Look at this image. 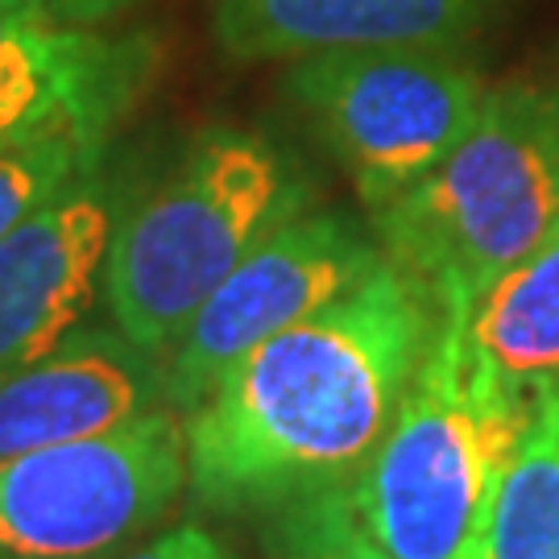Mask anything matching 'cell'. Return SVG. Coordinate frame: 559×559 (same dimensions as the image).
<instances>
[{
  "instance_id": "7c38bea8",
  "label": "cell",
  "mask_w": 559,
  "mask_h": 559,
  "mask_svg": "<svg viewBox=\"0 0 559 559\" xmlns=\"http://www.w3.org/2000/svg\"><path fill=\"white\" fill-rule=\"evenodd\" d=\"M448 320L506 394L526 406L559 399V228Z\"/></svg>"
},
{
  "instance_id": "9a60e30c",
  "label": "cell",
  "mask_w": 559,
  "mask_h": 559,
  "mask_svg": "<svg viewBox=\"0 0 559 559\" xmlns=\"http://www.w3.org/2000/svg\"><path fill=\"white\" fill-rule=\"evenodd\" d=\"M278 514V559H394L357 522L344 489L295 501Z\"/></svg>"
},
{
  "instance_id": "5b68a950",
  "label": "cell",
  "mask_w": 559,
  "mask_h": 559,
  "mask_svg": "<svg viewBox=\"0 0 559 559\" xmlns=\"http://www.w3.org/2000/svg\"><path fill=\"white\" fill-rule=\"evenodd\" d=\"M286 96L353 175L373 216L456 150L489 83L464 50L390 46L290 62Z\"/></svg>"
},
{
  "instance_id": "8992f818",
  "label": "cell",
  "mask_w": 559,
  "mask_h": 559,
  "mask_svg": "<svg viewBox=\"0 0 559 559\" xmlns=\"http://www.w3.org/2000/svg\"><path fill=\"white\" fill-rule=\"evenodd\" d=\"M182 489L179 411L0 460V559H120L158 531Z\"/></svg>"
},
{
  "instance_id": "30bf717a",
  "label": "cell",
  "mask_w": 559,
  "mask_h": 559,
  "mask_svg": "<svg viewBox=\"0 0 559 559\" xmlns=\"http://www.w3.org/2000/svg\"><path fill=\"white\" fill-rule=\"evenodd\" d=\"M154 411H175L166 357L133 344L112 320H87L0 378V460L96 440Z\"/></svg>"
},
{
  "instance_id": "6da1fadb",
  "label": "cell",
  "mask_w": 559,
  "mask_h": 559,
  "mask_svg": "<svg viewBox=\"0 0 559 559\" xmlns=\"http://www.w3.org/2000/svg\"><path fill=\"white\" fill-rule=\"evenodd\" d=\"M440 311L390 258L233 365L187 423V489L212 510H286L348 489L399 415Z\"/></svg>"
},
{
  "instance_id": "ba28073f",
  "label": "cell",
  "mask_w": 559,
  "mask_h": 559,
  "mask_svg": "<svg viewBox=\"0 0 559 559\" xmlns=\"http://www.w3.org/2000/svg\"><path fill=\"white\" fill-rule=\"evenodd\" d=\"M158 67L141 29L62 21L46 0H0V150L55 129H117Z\"/></svg>"
},
{
  "instance_id": "8fae6325",
  "label": "cell",
  "mask_w": 559,
  "mask_h": 559,
  "mask_svg": "<svg viewBox=\"0 0 559 559\" xmlns=\"http://www.w3.org/2000/svg\"><path fill=\"white\" fill-rule=\"evenodd\" d=\"M489 0H216V41L240 62H299L336 50H464Z\"/></svg>"
},
{
  "instance_id": "5bb4252c",
  "label": "cell",
  "mask_w": 559,
  "mask_h": 559,
  "mask_svg": "<svg viewBox=\"0 0 559 559\" xmlns=\"http://www.w3.org/2000/svg\"><path fill=\"white\" fill-rule=\"evenodd\" d=\"M112 133L117 129L71 124L0 150V240L75 179L112 158Z\"/></svg>"
},
{
  "instance_id": "9c48e42d",
  "label": "cell",
  "mask_w": 559,
  "mask_h": 559,
  "mask_svg": "<svg viewBox=\"0 0 559 559\" xmlns=\"http://www.w3.org/2000/svg\"><path fill=\"white\" fill-rule=\"evenodd\" d=\"M124 191L108 158L0 240V378L92 320Z\"/></svg>"
},
{
  "instance_id": "4fadbf2b",
  "label": "cell",
  "mask_w": 559,
  "mask_h": 559,
  "mask_svg": "<svg viewBox=\"0 0 559 559\" xmlns=\"http://www.w3.org/2000/svg\"><path fill=\"white\" fill-rule=\"evenodd\" d=\"M477 559H559V399L526 423L489 501Z\"/></svg>"
},
{
  "instance_id": "52a82bcc",
  "label": "cell",
  "mask_w": 559,
  "mask_h": 559,
  "mask_svg": "<svg viewBox=\"0 0 559 559\" xmlns=\"http://www.w3.org/2000/svg\"><path fill=\"white\" fill-rule=\"evenodd\" d=\"M373 228L332 207H307L278 224L207 295L166 353L170 406L191 415L221 378L265 340L311 320L381 265Z\"/></svg>"
},
{
  "instance_id": "277c9868",
  "label": "cell",
  "mask_w": 559,
  "mask_h": 559,
  "mask_svg": "<svg viewBox=\"0 0 559 559\" xmlns=\"http://www.w3.org/2000/svg\"><path fill=\"white\" fill-rule=\"evenodd\" d=\"M535 406L506 394L440 316L399 415L344 498L394 559H477L480 526Z\"/></svg>"
},
{
  "instance_id": "2e32d148",
  "label": "cell",
  "mask_w": 559,
  "mask_h": 559,
  "mask_svg": "<svg viewBox=\"0 0 559 559\" xmlns=\"http://www.w3.org/2000/svg\"><path fill=\"white\" fill-rule=\"evenodd\" d=\"M120 559H245L237 556L224 539H216L212 531H203L195 522H179L145 535L138 547H129Z\"/></svg>"
},
{
  "instance_id": "e0dca14e",
  "label": "cell",
  "mask_w": 559,
  "mask_h": 559,
  "mask_svg": "<svg viewBox=\"0 0 559 559\" xmlns=\"http://www.w3.org/2000/svg\"><path fill=\"white\" fill-rule=\"evenodd\" d=\"M62 21L71 25H92V29H104L108 21H117L120 13H129L141 0H46Z\"/></svg>"
},
{
  "instance_id": "7a4b0ae2",
  "label": "cell",
  "mask_w": 559,
  "mask_h": 559,
  "mask_svg": "<svg viewBox=\"0 0 559 559\" xmlns=\"http://www.w3.org/2000/svg\"><path fill=\"white\" fill-rule=\"evenodd\" d=\"M311 207L295 158L237 124H212L124 191L100 307L124 336L166 357L182 328L278 224Z\"/></svg>"
},
{
  "instance_id": "3957f363",
  "label": "cell",
  "mask_w": 559,
  "mask_h": 559,
  "mask_svg": "<svg viewBox=\"0 0 559 559\" xmlns=\"http://www.w3.org/2000/svg\"><path fill=\"white\" fill-rule=\"evenodd\" d=\"M369 221L431 307L460 316L559 228V80L489 87L456 150Z\"/></svg>"
}]
</instances>
